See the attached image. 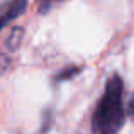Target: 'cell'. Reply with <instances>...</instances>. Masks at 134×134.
<instances>
[{
	"instance_id": "1",
	"label": "cell",
	"mask_w": 134,
	"mask_h": 134,
	"mask_svg": "<svg viewBox=\"0 0 134 134\" xmlns=\"http://www.w3.org/2000/svg\"><path fill=\"white\" fill-rule=\"evenodd\" d=\"M124 83L119 75H112L105 83V90L95 107L92 117V129L95 134H119L124 126V107H122Z\"/></svg>"
},
{
	"instance_id": "2",
	"label": "cell",
	"mask_w": 134,
	"mask_h": 134,
	"mask_svg": "<svg viewBox=\"0 0 134 134\" xmlns=\"http://www.w3.org/2000/svg\"><path fill=\"white\" fill-rule=\"evenodd\" d=\"M27 7V0H9L7 5L0 9V29L10 24L14 19L20 15Z\"/></svg>"
},
{
	"instance_id": "3",
	"label": "cell",
	"mask_w": 134,
	"mask_h": 134,
	"mask_svg": "<svg viewBox=\"0 0 134 134\" xmlns=\"http://www.w3.org/2000/svg\"><path fill=\"white\" fill-rule=\"evenodd\" d=\"M22 36H24V29H22V27H14V29L10 31L9 37H7L5 46L10 49V51L17 49V48H19V44H20V41H22Z\"/></svg>"
},
{
	"instance_id": "4",
	"label": "cell",
	"mask_w": 134,
	"mask_h": 134,
	"mask_svg": "<svg viewBox=\"0 0 134 134\" xmlns=\"http://www.w3.org/2000/svg\"><path fill=\"white\" fill-rule=\"evenodd\" d=\"M80 71V68H76V66H71V68H65V71L59 73L58 76H56V80H66V78H71L73 75H76V73Z\"/></svg>"
},
{
	"instance_id": "5",
	"label": "cell",
	"mask_w": 134,
	"mask_h": 134,
	"mask_svg": "<svg viewBox=\"0 0 134 134\" xmlns=\"http://www.w3.org/2000/svg\"><path fill=\"white\" fill-rule=\"evenodd\" d=\"M10 63H12L10 56H7V54H0V75H2V73H5L7 70H9Z\"/></svg>"
},
{
	"instance_id": "6",
	"label": "cell",
	"mask_w": 134,
	"mask_h": 134,
	"mask_svg": "<svg viewBox=\"0 0 134 134\" xmlns=\"http://www.w3.org/2000/svg\"><path fill=\"white\" fill-rule=\"evenodd\" d=\"M127 115L131 117V121L134 122V95L131 97V100H129V105H127Z\"/></svg>"
},
{
	"instance_id": "7",
	"label": "cell",
	"mask_w": 134,
	"mask_h": 134,
	"mask_svg": "<svg viewBox=\"0 0 134 134\" xmlns=\"http://www.w3.org/2000/svg\"><path fill=\"white\" fill-rule=\"evenodd\" d=\"M53 2H59V0H43V9H41V10L44 12V10L48 9V5H49V3H53Z\"/></svg>"
}]
</instances>
